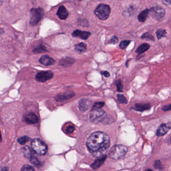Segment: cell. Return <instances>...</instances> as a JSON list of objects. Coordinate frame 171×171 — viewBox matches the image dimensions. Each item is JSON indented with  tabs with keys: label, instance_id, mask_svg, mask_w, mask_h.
<instances>
[{
	"label": "cell",
	"instance_id": "obj_14",
	"mask_svg": "<svg viewBox=\"0 0 171 171\" xmlns=\"http://www.w3.org/2000/svg\"><path fill=\"white\" fill-rule=\"evenodd\" d=\"M106 158H107V155H105L98 157V159L96 160L95 162L91 165L90 167L92 169H94V170L98 169L103 164V163L105 162L106 160Z\"/></svg>",
	"mask_w": 171,
	"mask_h": 171
},
{
	"label": "cell",
	"instance_id": "obj_4",
	"mask_svg": "<svg viewBox=\"0 0 171 171\" xmlns=\"http://www.w3.org/2000/svg\"><path fill=\"white\" fill-rule=\"evenodd\" d=\"M106 117V113L104 110L101 109L92 108L90 112V120L92 123H101L105 120Z\"/></svg>",
	"mask_w": 171,
	"mask_h": 171
},
{
	"label": "cell",
	"instance_id": "obj_3",
	"mask_svg": "<svg viewBox=\"0 0 171 171\" xmlns=\"http://www.w3.org/2000/svg\"><path fill=\"white\" fill-rule=\"evenodd\" d=\"M31 147L34 152L41 155L46 154L48 150L47 145L39 138H35L32 141Z\"/></svg>",
	"mask_w": 171,
	"mask_h": 171
},
{
	"label": "cell",
	"instance_id": "obj_9",
	"mask_svg": "<svg viewBox=\"0 0 171 171\" xmlns=\"http://www.w3.org/2000/svg\"><path fill=\"white\" fill-rule=\"evenodd\" d=\"M171 129V123L162 124L157 129V136L158 137L164 136Z\"/></svg>",
	"mask_w": 171,
	"mask_h": 171
},
{
	"label": "cell",
	"instance_id": "obj_31",
	"mask_svg": "<svg viewBox=\"0 0 171 171\" xmlns=\"http://www.w3.org/2000/svg\"><path fill=\"white\" fill-rule=\"evenodd\" d=\"M141 38L142 39H146L151 41L154 40V37L150 35V34H149L148 33H146L143 34Z\"/></svg>",
	"mask_w": 171,
	"mask_h": 171
},
{
	"label": "cell",
	"instance_id": "obj_5",
	"mask_svg": "<svg viewBox=\"0 0 171 171\" xmlns=\"http://www.w3.org/2000/svg\"><path fill=\"white\" fill-rule=\"evenodd\" d=\"M44 15V11L42 8H33L30 10V23L31 25H36L39 22Z\"/></svg>",
	"mask_w": 171,
	"mask_h": 171
},
{
	"label": "cell",
	"instance_id": "obj_40",
	"mask_svg": "<svg viewBox=\"0 0 171 171\" xmlns=\"http://www.w3.org/2000/svg\"><path fill=\"white\" fill-rule=\"evenodd\" d=\"M100 1H101V0H100Z\"/></svg>",
	"mask_w": 171,
	"mask_h": 171
},
{
	"label": "cell",
	"instance_id": "obj_37",
	"mask_svg": "<svg viewBox=\"0 0 171 171\" xmlns=\"http://www.w3.org/2000/svg\"><path fill=\"white\" fill-rule=\"evenodd\" d=\"M162 2L166 5H169L171 4V0H162Z\"/></svg>",
	"mask_w": 171,
	"mask_h": 171
},
{
	"label": "cell",
	"instance_id": "obj_34",
	"mask_svg": "<svg viewBox=\"0 0 171 171\" xmlns=\"http://www.w3.org/2000/svg\"><path fill=\"white\" fill-rule=\"evenodd\" d=\"M118 41H119V39H118V37L115 36L112 37V38L110 40V43L115 44L118 43Z\"/></svg>",
	"mask_w": 171,
	"mask_h": 171
},
{
	"label": "cell",
	"instance_id": "obj_13",
	"mask_svg": "<svg viewBox=\"0 0 171 171\" xmlns=\"http://www.w3.org/2000/svg\"><path fill=\"white\" fill-rule=\"evenodd\" d=\"M24 119H25V122L28 124H35L38 122V117L35 114L32 112L27 115L25 116Z\"/></svg>",
	"mask_w": 171,
	"mask_h": 171
},
{
	"label": "cell",
	"instance_id": "obj_6",
	"mask_svg": "<svg viewBox=\"0 0 171 171\" xmlns=\"http://www.w3.org/2000/svg\"><path fill=\"white\" fill-rule=\"evenodd\" d=\"M95 14L101 20L107 19L110 13V8L106 4H100L95 10Z\"/></svg>",
	"mask_w": 171,
	"mask_h": 171
},
{
	"label": "cell",
	"instance_id": "obj_17",
	"mask_svg": "<svg viewBox=\"0 0 171 171\" xmlns=\"http://www.w3.org/2000/svg\"><path fill=\"white\" fill-rule=\"evenodd\" d=\"M74 96L75 93L73 92H67L63 93L62 94H59L55 98L57 101H65L67 99L71 98Z\"/></svg>",
	"mask_w": 171,
	"mask_h": 171
},
{
	"label": "cell",
	"instance_id": "obj_26",
	"mask_svg": "<svg viewBox=\"0 0 171 171\" xmlns=\"http://www.w3.org/2000/svg\"><path fill=\"white\" fill-rule=\"evenodd\" d=\"M30 161L32 164H34V166H36V167H39L40 165V162L38 160V158L34 155L32 157L31 159L30 160Z\"/></svg>",
	"mask_w": 171,
	"mask_h": 171
},
{
	"label": "cell",
	"instance_id": "obj_2",
	"mask_svg": "<svg viewBox=\"0 0 171 171\" xmlns=\"http://www.w3.org/2000/svg\"><path fill=\"white\" fill-rule=\"evenodd\" d=\"M128 150V148L124 145H115L109 151V157L115 160L121 159L125 156Z\"/></svg>",
	"mask_w": 171,
	"mask_h": 171
},
{
	"label": "cell",
	"instance_id": "obj_19",
	"mask_svg": "<svg viewBox=\"0 0 171 171\" xmlns=\"http://www.w3.org/2000/svg\"><path fill=\"white\" fill-rule=\"evenodd\" d=\"M22 151L23 154V155L26 158H27L28 159H29V160L34 155L31 149H30L29 146H25L24 148H23Z\"/></svg>",
	"mask_w": 171,
	"mask_h": 171
},
{
	"label": "cell",
	"instance_id": "obj_20",
	"mask_svg": "<svg viewBox=\"0 0 171 171\" xmlns=\"http://www.w3.org/2000/svg\"><path fill=\"white\" fill-rule=\"evenodd\" d=\"M150 45L148 44L147 43H144L137 48V49L136 50V52L138 54H142L148 50L150 48Z\"/></svg>",
	"mask_w": 171,
	"mask_h": 171
},
{
	"label": "cell",
	"instance_id": "obj_33",
	"mask_svg": "<svg viewBox=\"0 0 171 171\" xmlns=\"http://www.w3.org/2000/svg\"><path fill=\"white\" fill-rule=\"evenodd\" d=\"M105 103L104 102H97L94 103L93 106L92 108H97V109H101L105 106Z\"/></svg>",
	"mask_w": 171,
	"mask_h": 171
},
{
	"label": "cell",
	"instance_id": "obj_11",
	"mask_svg": "<svg viewBox=\"0 0 171 171\" xmlns=\"http://www.w3.org/2000/svg\"><path fill=\"white\" fill-rule=\"evenodd\" d=\"M151 106L150 103H136L131 108L132 110H134L137 111H144L150 109Z\"/></svg>",
	"mask_w": 171,
	"mask_h": 171
},
{
	"label": "cell",
	"instance_id": "obj_24",
	"mask_svg": "<svg viewBox=\"0 0 171 171\" xmlns=\"http://www.w3.org/2000/svg\"><path fill=\"white\" fill-rule=\"evenodd\" d=\"M29 140H30V138L27 136H23L22 137H19L18 139V142L20 145H23L29 141Z\"/></svg>",
	"mask_w": 171,
	"mask_h": 171
},
{
	"label": "cell",
	"instance_id": "obj_28",
	"mask_svg": "<svg viewBox=\"0 0 171 171\" xmlns=\"http://www.w3.org/2000/svg\"><path fill=\"white\" fill-rule=\"evenodd\" d=\"M131 40L123 41L120 42L119 47L122 49H125L128 46V45L129 44V43H131Z\"/></svg>",
	"mask_w": 171,
	"mask_h": 171
},
{
	"label": "cell",
	"instance_id": "obj_7",
	"mask_svg": "<svg viewBox=\"0 0 171 171\" xmlns=\"http://www.w3.org/2000/svg\"><path fill=\"white\" fill-rule=\"evenodd\" d=\"M150 15L157 21H161L164 18L165 11L161 6H156L150 9Z\"/></svg>",
	"mask_w": 171,
	"mask_h": 171
},
{
	"label": "cell",
	"instance_id": "obj_23",
	"mask_svg": "<svg viewBox=\"0 0 171 171\" xmlns=\"http://www.w3.org/2000/svg\"><path fill=\"white\" fill-rule=\"evenodd\" d=\"M166 34H167V32L164 29H159L156 32V35L158 39H161L162 38L165 37Z\"/></svg>",
	"mask_w": 171,
	"mask_h": 171
},
{
	"label": "cell",
	"instance_id": "obj_39",
	"mask_svg": "<svg viewBox=\"0 0 171 171\" xmlns=\"http://www.w3.org/2000/svg\"><path fill=\"white\" fill-rule=\"evenodd\" d=\"M8 170V168H7V167H5V168H4L3 169H2L1 170V171H7V170Z\"/></svg>",
	"mask_w": 171,
	"mask_h": 171
},
{
	"label": "cell",
	"instance_id": "obj_30",
	"mask_svg": "<svg viewBox=\"0 0 171 171\" xmlns=\"http://www.w3.org/2000/svg\"><path fill=\"white\" fill-rule=\"evenodd\" d=\"M154 166L156 170H162L163 169V166H162V163L160 160L155 161Z\"/></svg>",
	"mask_w": 171,
	"mask_h": 171
},
{
	"label": "cell",
	"instance_id": "obj_18",
	"mask_svg": "<svg viewBox=\"0 0 171 171\" xmlns=\"http://www.w3.org/2000/svg\"><path fill=\"white\" fill-rule=\"evenodd\" d=\"M150 10L146 9L143 11L139 14L137 17L138 21H140V22H144L146 20V19L148 18Z\"/></svg>",
	"mask_w": 171,
	"mask_h": 171
},
{
	"label": "cell",
	"instance_id": "obj_27",
	"mask_svg": "<svg viewBox=\"0 0 171 171\" xmlns=\"http://www.w3.org/2000/svg\"><path fill=\"white\" fill-rule=\"evenodd\" d=\"M115 85H116V88H117L118 92H123V85L121 80L119 79L116 81V82H115Z\"/></svg>",
	"mask_w": 171,
	"mask_h": 171
},
{
	"label": "cell",
	"instance_id": "obj_15",
	"mask_svg": "<svg viewBox=\"0 0 171 171\" xmlns=\"http://www.w3.org/2000/svg\"><path fill=\"white\" fill-rule=\"evenodd\" d=\"M91 101L88 99H82L79 102V107L80 111L84 112L89 109V106L91 105Z\"/></svg>",
	"mask_w": 171,
	"mask_h": 171
},
{
	"label": "cell",
	"instance_id": "obj_36",
	"mask_svg": "<svg viewBox=\"0 0 171 171\" xmlns=\"http://www.w3.org/2000/svg\"><path fill=\"white\" fill-rule=\"evenodd\" d=\"M162 110L164 111H169L171 110V104L170 105L164 106L162 107Z\"/></svg>",
	"mask_w": 171,
	"mask_h": 171
},
{
	"label": "cell",
	"instance_id": "obj_32",
	"mask_svg": "<svg viewBox=\"0 0 171 171\" xmlns=\"http://www.w3.org/2000/svg\"><path fill=\"white\" fill-rule=\"evenodd\" d=\"M21 171H35V169L33 167L30 166L29 164H25L21 168Z\"/></svg>",
	"mask_w": 171,
	"mask_h": 171
},
{
	"label": "cell",
	"instance_id": "obj_29",
	"mask_svg": "<svg viewBox=\"0 0 171 171\" xmlns=\"http://www.w3.org/2000/svg\"><path fill=\"white\" fill-rule=\"evenodd\" d=\"M46 51H47V50H46V48H45V46L40 45V46L37 47L35 49L33 50V52L35 53H39L43 52Z\"/></svg>",
	"mask_w": 171,
	"mask_h": 171
},
{
	"label": "cell",
	"instance_id": "obj_25",
	"mask_svg": "<svg viewBox=\"0 0 171 171\" xmlns=\"http://www.w3.org/2000/svg\"><path fill=\"white\" fill-rule=\"evenodd\" d=\"M117 99H118V101H119V103H121V104H122V103H128L127 98L124 95H122V94H118V96H117Z\"/></svg>",
	"mask_w": 171,
	"mask_h": 171
},
{
	"label": "cell",
	"instance_id": "obj_22",
	"mask_svg": "<svg viewBox=\"0 0 171 171\" xmlns=\"http://www.w3.org/2000/svg\"><path fill=\"white\" fill-rule=\"evenodd\" d=\"M73 62L74 61L72 58H66L61 60L59 62V64L62 66H69L71 64H72Z\"/></svg>",
	"mask_w": 171,
	"mask_h": 171
},
{
	"label": "cell",
	"instance_id": "obj_21",
	"mask_svg": "<svg viewBox=\"0 0 171 171\" xmlns=\"http://www.w3.org/2000/svg\"><path fill=\"white\" fill-rule=\"evenodd\" d=\"M86 44L84 43H80L76 45L75 46V50L79 53H83L86 50Z\"/></svg>",
	"mask_w": 171,
	"mask_h": 171
},
{
	"label": "cell",
	"instance_id": "obj_16",
	"mask_svg": "<svg viewBox=\"0 0 171 171\" xmlns=\"http://www.w3.org/2000/svg\"><path fill=\"white\" fill-rule=\"evenodd\" d=\"M57 16L61 20H65L68 16V12L65 7L61 6L59 7L57 13Z\"/></svg>",
	"mask_w": 171,
	"mask_h": 171
},
{
	"label": "cell",
	"instance_id": "obj_38",
	"mask_svg": "<svg viewBox=\"0 0 171 171\" xmlns=\"http://www.w3.org/2000/svg\"><path fill=\"white\" fill-rule=\"evenodd\" d=\"M101 74L105 76V77H109L110 76V73L109 72H107L106 71H103V72H101Z\"/></svg>",
	"mask_w": 171,
	"mask_h": 171
},
{
	"label": "cell",
	"instance_id": "obj_1",
	"mask_svg": "<svg viewBox=\"0 0 171 171\" xmlns=\"http://www.w3.org/2000/svg\"><path fill=\"white\" fill-rule=\"evenodd\" d=\"M86 145L90 154L98 158L108 150L110 145V137L104 132H94L88 138Z\"/></svg>",
	"mask_w": 171,
	"mask_h": 171
},
{
	"label": "cell",
	"instance_id": "obj_12",
	"mask_svg": "<svg viewBox=\"0 0 171 171\" xmlns=\"http://www.w3.org/2000/svg\"><path fill=\"white\" fill-rule=\"evenodd\" d=\"M39 62L44 65L50 66L55 64V60L47 55H43L39 59Z\"/></svg>",
	"mask_w": 171,
	"mask_h": 171
},
{
	"label": "cell",
	"instance_id": "obj_10",
	"mask_svg": "<svg viewBox=\"0 0 171 171\" xmlns=\"http://www.w3.org/2000/svg\"><path fill=\"white\" fill-rule=\"evenodd\" d=\"M72 36L74 37H79L82 39L86 40L89 38L91 33L89 32L83 31L81 30H76L73 32Z\"/></svg>",
	"mask_w": 171,
	"mask_h": 171
},
{
	"label": "cell",
	"instance_id": "obj_35",
	"mask_svg": "<svg viewBox=\"0 0 171 171\" xmlns=\"http://www.w3.org/2000/svg\"><path fill=\"white\" fill-rule=\"evenodd\" d=\"M74 127H73V126H69L66 129L67 133H72V132H73V131H74Z\"/></svg>",
	"mask_w": 171,
	"mask_h": 171
},
{
	"label": "cell",
	"instance_id": "obj_8",
	"mask_svg": "<svg viewBox=\"0 0 171 171\" xmlns=\"http://www.w3.org/2000/svg\"><path fill=\"white\" fill-rule=\"evenodd\" d=\"M53 77V73L51 71H41L36 76L37 81L40 82H45L52 79Z\"/></svg>",
	"mask_w": 171,
	"mask_h": 171
}]
</instances>
